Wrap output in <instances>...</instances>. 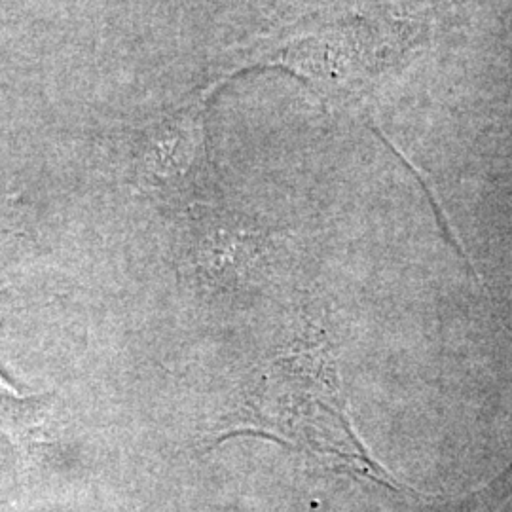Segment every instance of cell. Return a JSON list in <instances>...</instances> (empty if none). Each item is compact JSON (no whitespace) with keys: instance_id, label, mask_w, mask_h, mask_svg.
<instances>
[{"instance_id":"1","label":"cell","mask_w":512,"mask_h":512,"mask_svg":"<svg viewBox=\"0 0 512 512\" xmlns=\"http://www.w3.org/2000/svg\"><path fill=\"white\" fill-rule=\"evenodd\" d=\"M48 401L19 395L0 378V431L21 452H29L42 442Z\"/></svg>"}]
</instances>
